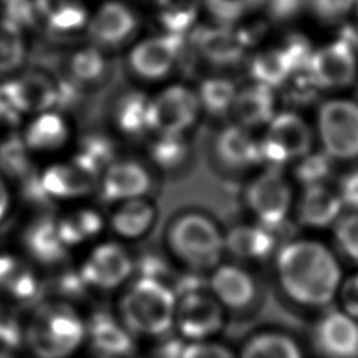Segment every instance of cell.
I'll use <instances>...</instances> for the list:
<instances>
[{
  "label": "cell",
  "mask_w": 358,
  "mask_h": 358,
  "mask_svg": "<svg viewBox=\"0 0 358 358\" xmlns=\"http://www.w3.org/2000/svg\"><path fill=\"white\" fill-rule=\"evenodd\" d=\"M274 267L284 295L295 305L312 309L330 306L344 278L336 253L323 242L309 238L281 245Z\"/></svg>",
  "instance_id": "obj_1"
},
{
  "label": "cell",
  "mask_w": 358,
  "mask_h": 358,
  "mask_svg": "<svg viewBox=\"0 0 358 358\" xmlns=\"http://www.w3.org/2000/svg\"><path fill=\"white\" fill-rule=\"evenodd\" d=\"M20 350L28 358H77L87 350V310L45 295L20 316Z\"/></svg>",
  "instance_id": "obj_2"
},
{
  "label": "cell",
  "mask_w": 358,
  "mask_h": 358,
  "mask_svg": "<svg viewBox=\"0 0 358 358\" xmlns=\"http://www.w3.org/2000/svg\"><path fill=\"white\" fill-rule=\"evenodd\" d=\"M176 302L168 281L134 275L113 296L112 312L137 343H158L173 334Z\"/></svg>",
  "instance_id": "obj_3"
},
{
  "label": "cell",
  "mask_w": 358,
  "mask_h": 358,
  "mask_svg": "<svg viewBox=\"0 0 358 358\" xmlns=\"http://www.w3.org/2000/svg\"><path fill=\"white\" fill-rule=\"evenodd\" d=\"M162 252L179 270L207 274L225 253L224 232L208 214L183 210L168 220L162 232Z\"/></svg>",
  "instance_id": "obj_4"
},
{
  "label": "cell",
  "mask_w": 358,
  "mask_h": 358,
  "mask_svg": "<svg viewBox=\"0 0 358 358\" xmlns=\"http://www.w3.org/2000/svg\"><path fill=\"white\" fill-rule=\"evenodd\" d=\"M74 266L91 296H115L134 277V253L106 235L76 255Z\"/></svg>",
  "instance_id": "obj_5"
},
{
  "label": "cell",
  "mask_w": 358,
  "mask_h": 358,
  "mask_svg": "<svg viewBox=\"0 0 358 358\" xmlns=\"http://www.w3.org/2000/svg\"><path fill=\"white\" fill-rule=\"evenodd\" d=\"M322 152L333 162L358 159V102L348 98L324 101L316 113Z\"/></svg>",
  "instance_id": "obj_6"
},
{
  "label": "cell",
  "mask_w": 358,
  "mask_h": 358,
  "mask_svg": "<svg viewBox=\"0 0 358 358\" xmlns=\"http://www.w3.org/2000/svg\"><path fill=\"white\" fill-rule=\"evenodd\" d=\"M17 133L38 164L66 157L77 137L71 115L59 109L27 116Z\"/></svg>",
  "instance_id": "obj_7"
},
{
  "label": "cell",
  "mask_w": 358,
  "mask_h": 358,
  "mask_svg": "<svg viewBox=\"0 0 358 358\" xmlns=\"http://www.w3.org/2000/svg\"><path fill=\"white\" fill-rule=\"evenodd\" d=\"M15 246L45 274L70 263L74 256L63 243L53 210H35L17 229Z\"/></svg>",
  "instance_id": "obj_8"
},
{
  "label": "cell",
  "mask_w": 358,
  "mask_h": 358,
  "mask_svg": "<svg viewBox=\"0 0 358 358\" xmlns=\"http://www.w3.org/2000/svg\"><path fill=\"white\" fill-rule=\"evenodd\" d=\"M243 200L256 222L274 231L285 222L292 210L294 189L282 168L267 165L250 179Z\"/></svg>",
  "instance_id": "obj_9"
},
{
  "label": "cell",
  "mask_w": 358,
  "mask_h": 358,
  "mask_svg": "<svg viewBox=\"0 0 358 358\" xmlns=\"http://www.w3.org/2000/svg\"><path fill=\"white\" fill-rule=\"evenodd\" d=\"M157 175L144 158L119 155L99 173L95 196L106 207L131 199L152 197Z\"/></svg>",
  "instance_id": "obj_10"
},
{
  "label": "cell",
  "mask_w": 358,
  "mask_h": 358,
  "mask_svg": "<svg viewBox=\"0 0 358 358\" xmlns=\"http://www.w3.org/2000/svg\"><path fill=\"white\" fill-rule=\"evenodd\" d=\"M46 295V274L15 246L0 248V305L28 309Z\"/></svg>",
  "instance_id": "obj_11"
},
{
  "label": "cell",
  "mask_w": 358,
  "mask_h": 358,
  "mask_svg": "<svg viewBox=\"0 0 358 358\" xmlns=\"http://www.w3.org/2000/svg\"><path fill=\"white\" fill-rule=\"evenodd\" d=\"M315 133L309 123L294 110L277 112L260 138L263 161L268 166L296 162L312 152Z\"/></svg>",
  "instance_id": "obj_12"
},
{
  "label": "cell",
  "mask_w": 358,
  "mask_h": 358,
  "mask_svg": "<svg viewBox=\"0 0 358 358\" xmlns=\"http://www.w3.org/2000/svg\"><path fill=\"white\" fill-rule=\"evenodd\" d=\"M152 133L189 136L203 116L194 88L182 83L166 84L150 94Z\"/></svg>",
  "instance_id": "obj_13"
},
{
  "label": "cell",
  "mask_w": 358,
  "mask_h": 358,
  "mask_svg": "<svg viewBox=\"0 0 358 358\" xmlns=\"http://www.w3.org/2000/svg\"><path fill=\"white\" fill-rule=\"evenodd\" d=\"M227 312L207 288L178 296L173 334L182 341L213 340L225 326Z\"/></svg>",
  "instance_id": "obj_14"
},
{
  "label": "cell",
  "mask_w": 358,
  "mask_h": 358,
  "mask_svg": "<svg viewBox=\"0 0 358 358\" xmlns=\"http://www.w3.org/2000/svg\"><path fill=\"white\" fill-rule=\"evenodd\" d=\"M53 213L59 235L73 256L106 236V213L99 204L84 200Z\"/></svg>",
  "instance_id": "obj_15"
},
{
  "label": "cell",
  "mask_w": 358,
  "mask_h": 358,
  "mask_svg": "<svg viewBox=\"0 0 358 358\" xmlns=\"http://www.w3.org/2000/svg\"><path fill=\"white\" fill-rule=\"evenodd\" d=\"M106 235L134 245L147 239L155 229L159 208L154 197H140L106 207Z\"/></svg>",
  "instance_id": "obj_16"
},
{
  "label": "cell",
  "mask_w": 358,
  "mask_h": 358,
  "mask_svg": "<svg viewBox=\"0 0 358 358\" xmlns=\"http://www.w3.org/2000/svg\"><path fill=\"white\" fill-rule=\"evenodd\" d=\"M108 131L119 143H144L152 134L150 94L141 90L119 92L108 106Z\"/></svg>",
  "instance_id": "obj_17"
},
{
  "label": "cell",
  "mask_w": 358,
  "mask_h": 358,
  "mask_svg": "<svg viewBox=\"0 0 358 358\" xmlns=\"http://www.w3.org/2000/svg\"><path fill=\"white\" fill-rule=\"evenodd\" d=\"M207 291L225 312L242 313L257 302L259 284L253 274L238 263H220L206 278Z\"/></svg>",
  "instance_id": "obj_18"
},
{
  "label": "cell",
  "mask_w": 358,
  "mask_h": 358,
  "mask_svg": "<svg viewBox=\"0 0 358 358\" xmlns=\"http://www.w3.org/2000/svg\"><path fill=\"white\" fill-rule=\"evenodd\" d=\"M182 49V36L166 34L137 43L129 53L130 73L144 83L164 81L175 69Z\"/></svg>",
  "instance_id": "obj_19"
},
{
  "label": "cell",
  "mask_w": 358,
  "mask_h": 358,
  "mask_svg": "<svg viewBox=\"0 0 358 358\" xmlns=\"http://www.w3.org/2000/svg\"><path fill=\"white\" fill-rule=\"evenodd\" d=\"M211 154L215 164L231 173L245 172L264 162L260 138L255 137L253 130L236 123L222 126L215 133Z\"/></svg>",
  "instance_id": "obj_20"
},
{
  "label": "cell",
  "mask_w": 358,
  "mask_h": 358,
  "mask_svg": "<svg viewBox=\"0 0 358 358\" xmlns=\"http://www.w3.org/2000/svg\"><path fill=\"white\" fill-rule=\"evenodd\" d=\"M312 343L322 358H358V320L329 309L315 323Z\"/></svg>",
  "instance_id": "obj_21"
},
{
  "label": "cell",
  "mask_w": 358,
  "mask_h": 358,
  "mask_svg": "<svg viewBox=\"0 0 358 358\" xmlns=\"http://www.w3.org/2000/svg\"><path fill=\"white\" fill-rule=\"evenodd\" d=\"M137 340L110 310L87 312V350L95 358H130L136 354Z\"/></svg>",
  "instance_id": "obj_22"
},
{
  "label": "cell",
  "mask_w": 358,
  "mask_h": 358,
  "mask_svg": "<svg viewBox=\"0 0 358 358\" xmlns=\"http://www.w3.org/2000/svg\"><path fill=\"white\" fill-rule=\"evenodd\" d=\"M306 71L313 87L338 90L355 80L357 60L350 45L340 41L310 55Z\"/></svg>",
  "instance_id": "obj_23"
},
{
  "label": "cell",
  "mask_w": 358,
  "mask_h": 358,
  "mask_svg": "<svg viewBox=\"0 0 358 358\" xmlns=\"http://www.w3.org/2000/svg\"><path fill=\"white\" fill-rule=\"evenodd\" d=\"M87 25L96 48H117L134 34L137 18L126 4L108 1L96 10Z\"/></svg>",
  "instance_id": "obj_24"
},
{
  "label": "cell",
  "mask_w": 358,
  "mask_h": 358,
  "mask_svg": "<svg viewBox=\"0 0 358 358\" xmlns=\"http://www.w3.org/2000/svg\"><path fill=\"white\" fill-rule=\"evenodd\" d=\"M13 96L24 117L56 109L59 96V81L42 71H27L7 78Z\"/></svg>",
  "instance_id": "obj_25"
},
{
  "label": "cell",
  "mask_w": 358,
  "mask_h": 358,
  "mask_svg": "<svg viewBox=\"0 0 358 358\" xmlns=\"http://www.w3.org/2000/svg\"><path fill=\"white\" fill-rule=\"evenodd\" d=\"M143 145V158L157 173L175 175L182 172L192 159L189 136L152 133Z\"/></svg>",
  "instance_id": "obj_26"
},
{
  "label": "cell",
  "mask_w": 358,
  "mask_h": 358,
  "mask_svg": "<svg viewBox=\"0 0 358 358\" xmlns=\"http://www.w3.org/2000/svg\"><path fill=\"white\" fill-rule=\"evenodd\" d=\"M343 211L344 207L337 192L329 187L327 183L303 187L296 204L298 221L315 229L333 227Z\"/></svg>",
  "instance_id": "obj_27"
},
{
  "label": "cell",
  "mask_w": 358,
  "mask_h": 358,
  "mask_svg": "<svg viewBox=\"0 0 358 358\" xmlns=\"http://www.w3.org/2000/svg\"><path fill=\"white\" fill-rule=\"evenodd\" d=\"M273 229L260 224H239L224 232V250L241 262H263L275 250Z\"/></svg>",
  "instance_id": "obj_28"
},
{
  "label": "cell",
  "mask_w": 358,
  "mask_h": 358,
  "mask_svg": "<svg viewBox=\"0 0 358 358\" xmlns=\"http://www.w3.org/2000/svg\"><path fill=\"white\" fill-rule=\"evenodd\" d=\"M119 155V140L108 130L77 134L74 144L67 154L70 159L96 179L99 173Z\"/></svg>",
  "instance_id": "obj_29"
},
{
  "label": "cell",
  "mask_w": 358,
  "mask_h": 358,
  "mask_svg": "<svg viewBox=\"0 0 358 358\" xmlns=\"http://www.w3.org/2000/svg\"><path fill=\"white\" fill-rule=\"evenodd\" d=\"M275 113V98L271 88L255 83L238 91L229 115L234 117V123L255 130L266 127Z\"/></svg>",
  "instance_id": "obj_30"
},
{
  "label": "cell",
  "mask_w": 358,
  "mask_h": 358,
  "mask_svg": "<svg viewBox=\"0 0 358 358\" xmlns=\"http://www.w3.org/2000/svg\"><path fill=\"white\" fill-rule=\"evenodd\" d=\"M197 48L213 63L232 64L243 53L245 38L228 28L203 29L197 35Z\"/></svg>",
  "instance_id": "obj_31"
},
{
  "label": "cell",
  "mask_w": 358,
  "mask_h": 358,
  "mask_svg": "<svg viewBox=\"0 0 358 358\" xmlns=\"http://www.w3.org/2000/svg\"><path fill=\"white\" fill-rule=\"evenodd\" d=\"M38 165L24 147L17 130L0 134V172L14 187L29 176Z\"/></svg>",
  "instance_id": "obj_32"
},
{
  "label": "cell",
  "mask_w": 358,
  "mask_h": 358,
  "mask_svg": "<svg viewBox=\"0 0 358 358\" xmlns=\"http://www.w3.org/2000/svg\"><path fill=\"white\" fill-rule=\"evenodd\" d=\"M238 358H303L299 344L281 331H262L245 341Z\"/></svg>",
  "instance_id": "obj_33"
},
{
  "label": "cell",
  "mask_w": 358,
  "mask_h": 358,
  "mask_svg": "<svg viewBox=\"0 0 358 358\" xmlns=\"http://www.w3.org/2000/svg\"><path fill=\"white\" fill-rule=\"evenodd\" d=\"M36 8L48 25L59 32H73L88 24L83 0H36Z\"/></svg>",
  "instance_id": "obj_34"
},
{
  "label": "cell",
  "mask_w": 358,
  "mask_h": 358,
  "mask_svg": "<svg viewBox=\"0 0 358 358\" xmlns=\"http://www.w3.org/2000/svg\"><path fill=\"white\" fill-rule=\"evenodd\" d=\"M196 92L203 115L222 117L231 113L238 90L234 83L227 78L210 77L200 83Z\"/></svg>",
  "instance_id": "obj_35"
},
{
  "label": "cell",
  "mask_w": 358,
  "mask_h": 358,
  "mask_svg": "<svg viewBox=\"0 0 358 358\" xmlns=\"http://www.w3.org/2000/svg\"><path fill=\"white\" fill-rule=\"evenodd\" d=\"M108 66L103 55L96 46L76 52L69 63V81L76 87H95L106 74Z\"/></svg>",
  "instance_id": "obj_36"
},
{
  "label": "cell",
  "mask_w": 358,
  "mask_h": 358,
  "mask_svg": "<svg viewBox=\"0 0 358 358\" xmlns=\"http://www.w3.org/2000/svg\"><path fill=\"white\" fill-rule=\"evenodd\" d=\"M292 71L294 66L285 49L263 52L253 59L250 66V73L256 84L268 88L284 84Z\"/></svg>",
  "instance_id": "obj_37"
},
{
  "label": "cell",
  "mask_w": 358,
  "mask_h": 358,
  "mask_svg": "<svg viewBox=\"0 0 358 358\" xmlns=\"http://www.w3.org/2000/svg\"><path fill=\"white\" fill-rule=\"evenodd\" d=\"M25 60V42L11 20L0 21V74L15 73Z\"/></svg>",
  "instance_id": "obj_38"
},
{
  "label": "cell",
  "mask_w": 358,
  "mask_h": 358,
  "mask_svg": "<svg viewBox=\"0 0 358 358\" xmlns=\"http://www.w3.org/2000/svg\"><path fill=\"white\" fill-rule=\"evenodd\" d=\"M200 0H157L158 18L168 34L183 35L194 22Z\"/></svg>",
  "instance_id": "obj_39"
},
{
  "label": "cell",
  "mask_w": 358,
  "mask_h": 358,
  "mask_svg": "<svg viewBox=\"0 0 358 358\" xmlns=\"http://www.w3.org/2000/svg\"><path fill=\"white\" fill-rule=\"evenodd\" d=\"M331 228L334 245L340 255L358 263V211L343 213Z\"/></svg>",
  "instance_id": "obj_40"
},
{
  "label": "cell",
  "mask_w": 358,
  "mask_h": 358,
  "mask_svg": "<svg viewBox=\"0 0 358 358\" xmlns=\"http://www.w3.org/2000/svg\"><path fill=\"white\" fill-rule=\"evenodd\" d=\"M295 164V176L303 185V187H306L326 183L331 172L333 161L324 152L312 151L303 158L298 159Z\"/></svg>",
  "instance_id": "obj_41"
},
{
  "label": "cell",
  "mask_w": 358,
  "mask_h": 358,
  "mask_svg": "<svg viewBox=\"0 0 358 358\" xmlns=\"http://www.w3.org/2000/svg\"><path fill=\"white\" fill-rule=\"evenodd\" d=\"M172 267L173 264L162 250H145L140 255L134 253V275L137 277L158 278L169 282V278L172 277Z\"/></svg>",
  "instance_id": "obj_42"
},
{
  "label": "cell",
  "mask_w": 358,
  "mask_h": 358,
  "mask_svg": "<svg viewBox=\"0 0 358 358\" xmlns=\"http://www.w3.org/2000/svg\"><path fill=\"white\" fill-rule=\"evenodd\" d=\"M24 115L20 110L7 80L0 81V129L1 134L15 131L24 122Z\"/></svg>",
  "instance_id": "obj_43"
},
{
  "label": "cell",
  "mask_w": 358,
  "mask_h": 358,
  "mask_svg": "<svg viewBox=\"0 0 358 358\" xmlns=\"http://www.w3.org/2000/svg\"><path fill=\"white\" fill-rule=\"evenodd\" d=\"M176 358H238L227 345L213 340L183 341Z\"/></svg>",
  "instance_id": "obj_44"
},
{
  "label": "cell",
  "mask_w": 358,
  "mask_h": 358,
  "mask_svg": "<svg viewBox=\"0 0 358 358\" xmlns=\"http://www.w3.org/2000/svg\"><path fill=\"white\" fill-rule=\"evenodd\" d=\"M336 299L344 313L358 320V273L343 278Z\"/></svg>",
  "instance_id": "obj_45"
},
{
  "label": "cell",
  "mask_w": 358,
  "mask_h": 358,
  "mask_svg": "<svg viewBox=\"0 0 358 358\" xmlns=\"http://www.w3.org/2000/svg\"><path fill=\"white\" fill-rule=\"evenodd\" d=\"M259 0H206L210 11L224 21H231L255 6Z\"/></svg>",
  "instance_id": "obj_46"
},
{
  "label": "cell",
  "mask_w": 358,
  "mask_h": 358,
  "mask_svg": "<svg viewBox=\"0 0 358 358\" xmlns=\"http://www.w3.org/2000/svg\"><path fill=\"white\" fill-rule=\"evenodd\" d=\"M21 338L20 316L15 317L0 309V347L18 351Z\"/></svg>",
  "instance_id": "obj_47"
},
{
  "label": "cell",
  "mask_w": 358,
  "mask_h": 358,
  "mask_svg": "<svg viewBox=\"0 0 358 358\" xmlns=\"http://www.w3.org/2000/svg\"><path fill=\"white\" fill-rule=\"evenodd\" d=\"M336 192L344 208L347 207L348 211H358V169L343 176Z\"/></svg>",
  "instance_id": "obj_48"
},
{
  "label": "cell",
  "mask_w": 358,
  "mask_h": 358,
  "mask_svg": "<svg viewBox=\"0 0 358 358\" xmlns=\"http://www.w3.org/2000/svg\"><path fill=\"white\" fill-rule=\"evenodd\" d=\"M18 197L14 185L0 172V227L14 214Z\"/></svg>",
  "instance_id": "obj_49"
},
{
  "label": "cell",
  "mask_w": 358,
  "mask_h": 358,
  "mask_svg": "<svg viewBox=\"0 0 358 358\" xmlns=\"http://www.w3.org/2000/svg\"><path fill=\"white\" fill-rule=\"evenodd\" d=\"M0 358H20V357H18L17 351L0 347Z\"/></svg>",
  "instance_id": "obj_50"
},
{
  "label": "cell",
  "mask_w": 358,
  "mask_h": 358,
  "mask_svg": "<svg viewBox=\"0 0 358 358\" xmlns=\"http://www.w3.org/2000/svg\"><path fill=\"white\" fill-rule=\"evenodd\" d=\"M3 1H6V3H15V1H18V0H3Z\"/></svg>",
  "instance_id": "obj_51"
},
{
  "label": "cell",
  "mask_w": 358,
  "mask_h": 358,
  "mask_svg": "<svg viewBox=\"0 0 358 358\" xmlns=\"http://www.w3.org/2000/svg\"><path fill=\"white\" fill-rule=\"evenodd\" d=\"M130 358H141V357H137V355L134 354V355H133V357H130ZM143 358H150V357H143Z\"/></svg>",
  "instance_id": "obj_52"
}]
</instances>
